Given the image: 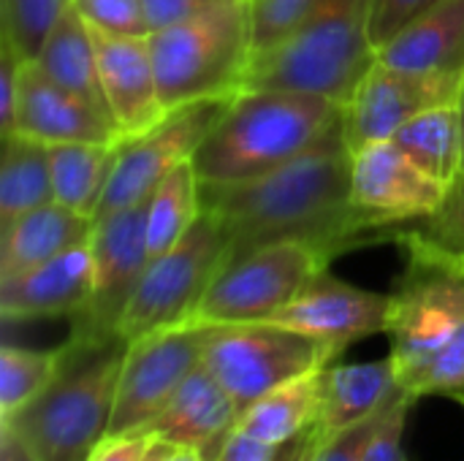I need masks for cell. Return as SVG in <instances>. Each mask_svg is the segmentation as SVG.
Returning a JSON list of instances; mask_svg holds the SVG:
<instances>
[{"label":"cell","mask_w":464,"mask_h":461,"mask_svg":"<svg viewBox=\"0 0 464 461\" xmlns=\"http://www.w3.org/2000/svg\"><path fill=\"white\" fill-rule=\"evenodd\" d=\"M171 448H174V446H169V443H163V440H155V437H152V446H150V451H147L144 461H166V456L171 454Z\"/></svg>","instance_id":"cell-43"},{"label":"cell","mask_w":464,"mask_h":461,"mask_svg":"<svg viewBox=\"0 0 464 461\" xmlns=\"http://www.w3.org/2000/svg\"><path fill=\"white\" fill-rule=\"evenodd\" d=\"M392 141H397L421 171L446 187H454L464 174L462 122L457 103L435 106L413 117Z\"/></svg>","instance_id":"cell-27"},{"label":"cell","mask_w":464,"mask_h":461,"mask_svg":"<svg viewBox=\"0 0 464 461\" xmlns=\"http://www.w3.org/2000/svg\"><path fill=\"white\" fill-rule=\"evenodd\" d=\"M389 307L392 293L364 291L324 272L269 323L302 331L340 359L351 345L372 334H386Z\"/></svg>","instance_id":"cell-15"},{"label":"cell","mask_w":464,"mask_h":461,"mask_svg":"<svg viewBox=\"0 0 464 461\" xmlns=\"http://www.w3.org/2000/svg\"><path fill=\"white\" fill-rule=\"evenodd\" d=\"M326 394V370L302 375L253 402L237 421V429L266 443L285 446L321 424Z\"/></svg>","instance_id":"cell-23"},{"label":"cell","mask_w":464,"mask_h":461,"mask_svg":"<svg viewBox=\"0 0 464 461\" xmlns=\"http://www.w3.org/2000/svg\"><path fill=\"white\" fill-rule=\"evenodd\" d=\"M14 133L30 136L49 147L73 144V141H90V144L122 141V133L111 120H106L82 98L52 82L33 60H24L22 65Z\"/></svg>","instance_id":"cell-18"},{"label":"cell","mask_w":464,"mask_h":461,"mask_svg":"<svg viewBox=\"0 0 464 461\" xmlns=\"http://www.w3.org/2000/svg\"><path fill=\"white\" fill-rule=\"evenodd\" d=\"M313 429H315V427H313ZM313 429H310V432H304L302 437H296V440H291V443L280 446V448L275 451L272 461H296V459H299V454H302V448L307 446V440H310Z\"/></svg>","instance_id":"cell-41"},{"label":"cell","mask_w":464,"mask_h":461,"mask_svg":"<svg viewBox=\"0 0 464 461\" xmlns=\"http://www.w3.org/2000/svg\"><path fill=\"white\" fill-rule=\"evenodd\" d=\"M201 212V179L193 160H185L147 198V242L152 258L171 250L196 226Z\"/></svg>","instance_id":"cell-28"},{"label":"cell","mask_w":464,"mask_h":461,"mask_svg":"<svg viewBox=\"0 0 464 461\" xmlns=\"http://www.w3.org/2000/svg\"><path fill=\"white\" fill-rule=\"evenodd\" d=\"M54 201L52 147L22 133L3 136L0 163V228L19 215Z\"/></svg>","instance_id":"cell-26"},{"label":"cell","mask_w":464,"mask_h":461,"mask_svg":"<svg viewBox=\"0 0 464 461\" xmlns=\"http://www.w3.org/2000/svg\"><path fill=\"white\" fill-rule=\"evenodd\" d=\"M71 5L95 33L122 38L150 35L141 0H71Z\"/></svg>","instance_id":"cell-32"},{"label":"cell","mask_w":464,"mask_h":461,"mask_svg":"<svg viewBox=\"0 0 464 461\" xmlns=\"http://www.w3.org/2000/svg\"><path fill=\"white\" fill-rule=\"evenodd\" d=\"M128 342H63L52 383L8 424L41 461H87L109 435Z\"/></svg>","instance_id":"cell-3"},{"label":"cell","mask_w":464,"mask_h":461,"mask_svg":"<svg viewBox=\"0 0 464 461\" xmlns=\"http://www.w3.org/2000/svg\"><path fill=\"white\" fill-rule=\"evenodd\" d=\"M152 435H106L87 461H144Z\"/></svg>","instance_id":"cell-38"},{"label":"cell","mask_w":464,"mask_h":461,"mask_svg":"<svg viewBox=\"0 0 464 461\" xmlns=\"http://www.w3.org/2000/svg\"><path fill=\"white\" fill-rule=\"evenodd\" d=\"M451 187L421 171L397 141H378L351 160V204L372 239L383 228L424 220L443 209Z\"/></svg>","instance_id":"cell-13"},{"label":"cell","mask_w":464,"mask_h":461,"mask_svg":"<svg viewBox=\"0 0 464 461\" xmlns=\"http://www.w3.org/2000/svg\"><path fill=\"white\" fill-rule=\"evenodd\" d=\"M334 255L313 242L283 239L231 258L190 323L228 326L264 323L285 310L318 274L329 272Z\"/></svg>","instance_id":"cell-6"},{"label":"cell","mask_w":464,"mask_h":461,"mask_svg":"<svg viewBox=\"0 0 464 461\" xmlns=\"http://www.w3.org/2000/svg\"><path fill=\"white\" fill-rule=\"evenodd\" d=\"M416 402L419 399L408 389L400 386V391L389 402L378 429L372 432V437L364 446L359 461H408V456H405V429H408V418H411V410Z\"/></svg>","instance_id":"cell-33"},{"label":"cell","mask_w":464,"mask_h":461,"mask_svg":"<svg viewBox=\"0 0 464 461\" xmlns=\"http://www.w3.org/2000/svg\"><path fill=\"white\" fill-rule=\"evenodd\" d=\"M68 8L71 0H0V38L24 60H35Z\"/></svg>","instance_id":"cell-30"},{"label":"cell","mask_w":464,"mask_h":461,"mask_svg":"<svg viewBox=\"0 0 464 461\" xmlns=\"http://www.w3.org/2000/svg\"><path fill=\"white\" fill-rule=\"evenodd\" d=\"M231 101L234 95H226L169 109L158 125L125 139L95 220L144 204L166 174H171L179 163L193 160L196 149L204 144Z\"/></svg>","instance_id":"cell-9"},{"label":"cell","mask_w":464,"mask_h":461,"mask_svg":"<svg viewBox=\"0 0 464 461\" xmlns=\"http://www.w3.org/2000/svg\"><path fill=\"white\" fill-rule=\"evenodd\" d=\"M459 87L462 82L454 79L413 76L375 62L343 106V133L351 152L392 141L413 117L457 103Z\"/></svg>","instance_id":"cell-14"},{"label":"cell","mask_w":464,"mask_h":461,"mask_svg":"<svg viewBox=\"0 0 464 461\" xmlns=\"http://www.w3.org/2000/svg\"><path fill=\"white\" fill-rule=\"evenodd\" d=\"M375 0H318L277 46L253 57L245 90H294L348 103L378 62Z\"/></svg>","instance_id":"cell-4"},{"label":"cell","mask_w":464,"mask_h":461,"mask_svg":"<svg viewBox=\"0 0 464 461\" xmlns=\"http://www.w3.org/2000/svg\"><path fill=\"white\" fill-rule=\"evenodd\" d=\"M147 41L166 111L245 90L253 62L247 0H223L182 24L150 33Z\"/></svg>","instance_id":"cell-5"},{"label":"cell","mask_w":464,"mask_h":461,"mask_svg":"<svg viewBox=\"0 0 464 461\" xmlns=\"http://www.w3.org/2000/svg\"><path fill=\"white\" fill-rule=\"evenodd\" d=\"M33 62L52 82H57L63 90L73 92L87 106H92L98 114L111 120L106 98H103V87H101L95 35H92L90 24L79 16V11L73 5L54 24V30L49 33V38L44 41V46H41V52H38V57Z\"/></svg>","instance_id":"cell-24"},{"label":"cell","mask_w":464,"mask_h":461,"mask_svg":"<svg viewBox=\"0 0 464 461\" xmlns=\"http://www.w3.org/2000/svg\"><path fill=\"white\" fill-rule=\"evenodd\" d=\"M220 3L223 0H141V8H144L150 33H158L171 24H182Z\"/></svg>","instance_id":"cell-37"},{"label":"cell","mask_w":464,"mask_h":461,"mask_svg":"<svg viewBox=\"0 0 464 461\" xmlns=\"http://www.w3.org/2000/svg\"><path fill=\"white\" fill-rule=\"evenodd\" d=\"M125 141V139H122ZM122 141L109 144H54L52 147V185L54 201L95 220V212L109 187Z\"/></svg>","instance_id":"cell-25"},{"label":"cell","mask_w":464,"mask_h":461,"mask_svg":"<svg viewBox=\"0 0 464 461\" xmlns=\"http://www.w3.org/2000/svg\"><path fill=\"white\" fill-rule=\"evenodd\" d=\"M166 461H207L198 451L193 448H171V454L166 456Z\"/></svg>","instance_id":"cell-44"},{"label":"cell","mask_w":464,"mask_h":461,"mask_svg":"<svg viewBox=\"0 0 464 461\" xmlns=\"http://www.w3.org/2000/svg\"><path fill=\"white\" fill-rule=\"evenodd\" d=\"M321 440H324V432H321V424H318V427L313 429V435H310L307 446L302 448V454H299V459H296V461H313V459H315V451H318Z\"/></svg>","instance_id":"cell-42"},{"label":"cell","mask_w":464,"mask_h":461,"mask_svg":"<svg viewBox=\"0 0 464 461\" xmlns=\"http://www.w3.org/2000/svg\"><path fill=\"white\" fill-rule=\"evenodd\" d=\"M392 361L400 383L464 340V277L408 264L392 293L389 326Z\"/></svg>","instance_id":"cell-10"},{"label":"cell","mask_w":464,"mask_h":461,"mask_svg":"<svg viewBox=\"0 0 464 461\" xmlns=\"http://www.w3.org/2000/svg\"><path fill=\"white\" fill-rule=\"evenodd\" d=\"M231 258V245L215 215L201 212L196 226L166 253L155 255L120 321L125 342L190 323L209 285Z\"/></svg>","instance_id":"cell-7"},{"label":"cell","mask_w":464,"mask_h":461,"mask_svg":"<svg viewBox=\"0 0 464 461\" xmlns=\"http://www.w3.org/2000/svg\"><path fill=\"white\" fill-rule=\"evenodd\" d=\"M0 461H41L35 451L8 424H0Z\"/></svg>","instance_id":"cell-40"},{"label":"cell","mask_w":464,"mask_h":461,"mask_svg":"<svg viewBox=\"0 0 464 461\" xmlns=\"http://www.w3.org/2000/svg\"><path fill=\"white\" fill-rule=\"evenodd\" d=\"M101 87L122 139L139 136L166 117L147 35L122 38L95 33Z\"/></svg>","instance_id":"cell-17"},{"label":"cell","mask_w":464,"mask_h":461,"mask_svg":"<svg viewBox=\"0 0 464 461\" xmlns=\"http://www.w3.org/2000/svg\"><path fill=\"white\" fill-rule=\"evenodd\" d=\"M343 120V103L294 90H242L193 155L201 185L264 177L318 144Z\"/></svg>","instance_id":"cell-2"},{"label":"cell","mask_w":464,"mask_h":461,"mask_svg":"<svg viewBox=\"0 0 464 461\" xmlns=\"http://www.w3.org/2000/svg\"><path fill=\"white\" fill-rule=\"evenodd\" d=\"M95 258L92 296L71 318L73 342H109L120 337V321L152 261L147 242V201L95 220L90 236Z\"/></svg>","instance_id":"cell-11"},{"label":"cell","mask_w":464,"mask_h":461,"mask_svg":"<svg viewBox=\"0 0 464 461\" xmlns=\"http://www.w3.org/2000/svg\"><path fill=\"white\" fill-rule=\"evenodd\" d=\"M435 0H375L372 16V41L375 46H386L411 19H416Z\"/></svg>","instance_id":"cell-36"},{"label":"cell","mask_w":464,"mask_h":461,"mask_svg":"<svg viewBox=\"0 0 464 461\" xmlns=\"http://www.w3.org/2000/svg\"><path fill=\"white\" fill-rule=\"evenodd\" d=\"M24 57L0 38V133H14L16 106H19V82H22Z\"/></svg>","instance_id":"cell-34"},{"label":"cell","mask_w":464,"mask_h":461,"mask_svg":"<svg viewBox=\"0 0 464 461\" xmlns=\"http://www.w3.org/2000/svg\"><path fill=\"white\" fill-rule=\"evenodd\" d=\"M275 451H277L275 446H266V443H261V440H256V437L237 429L226 440V446L220 448L215 461H272Z\"/></svg>","instance_id":"cell-39"},{"label":"cell","mask_w":464,"mask_h":461,"mask_svg":"<svg viewBox=\"0 0 464 461\" xmlns=\"http://www.w3.org/2000/svg\"><path fill=\"white\" fill-rule=\"evenodd\" d=\"M351 160L340 120L318 144L264 177L201 185V206L223 226L231 258L283 239L321 245L337 258L372 242L370 226L351 204Z\"/></svg>","instance_id":"cell-1"},{"label":"cell","mask_w":464,"mask_h":461,"mask_svg":"<svg viewBox=\"0 0 464 461\" xmlns=\"http://www.w3.org/2000/svg\"><path fill=\"white\" fill-rule=\"evenodd\" d=\"M457 111H459V122H462V141H464V82L459 87V95H457Z\"/></svg>","instance_id":"cell-45"},{"label":"cell","mask_w":464,"mask_h":461,"mask_svg":"<svg viewBox=\"0 0 464 461\" xmlns=\"http://www.w3.org/2000/svg\"><path fill=\"white\" fill-rule=\"evenodd\" d=\"M95 285V258L90 242L38 264L27 272L0 277L3 321L73 318L84 310Z\"/></svg>","instance_id":"cell-16"},{"label":"cell","mask_w":464,"mask_h":461,"mask_svg":"<svg viewBox=\"0 0 464 461\" xmlns=\"http://www.w3.org/2000/svg\"><path fill=\"white\" fill-rule=\"evenodd\" d=\"M400 389L392 356L364 364H329L321 432L334 437L362 421L378 416Z\"/></svg>","instance_id":"cell-22"},{"label":"cell","mask_w":464,"mask_h":461,"mask_svg":"<svg viewBox=\"0 0 464 461\" xmlns=\"http://www.w3.org/2000/svg\"><path fill=\"white\" fill-rule=\"evenodd\" d=\"M209 326L182 323L128 342L109 435H147L185 378L204 361Z\"/></svg>","instance_id":"cell-12"},{"label":"cell","mask_w":464,"mask_h":461,"mask_svg":"<svg viewBox=\"0 0 464 461\" xmlns=\"http://www.w3.org/2000/svg\"><path fill=\"white\" fill-rule=\"evenodd\" d=\"M400 391V389H397ZM394 391V394H397ZM394 399V397H392ZM389 399V402H392ZM389 408V405H386ZM386 408L378 413V416H372L370 421H362V424H356V427H351V429H345V432H340V435H334V437H324L321 440V446H318V451H315V459L313 461H359L362 459V451H364V446L370 443V437H372V432L378 429V424H381V418H383V413H386Z\"/></svg>","instance_id":"cell-35"},{"label":"cell","mask_w":464,"mask_h":461,"mask_svg":"<svg viewBox=\"0 0 464 461\" xmlns=\"http://www.w3.org/2000/svg\"><path fill=\"white\" fill-rule=\"evenodd\" d=\"M237 421L239 408L201 361L150 424L147 435L174 448H193L207 461H215L226 440L237 432Z\"/></svg>","instance_id":"cell-19"},{"label":"cell","mask_w":464,"mask_h":461,"mask_svg":"<svg viewBox=\"0 0 464 461\" xmlns=\"http://www.w3.org/2000/svg\"><path fill=\"white\" fill-rule=\"evenodd\" d=\"M95 220L57 201L30 209L0 228V277L27 272L90 242Z\"/></svg>","instance_id":"cell-21"},{"label":"cell","mask_w":464,"mask_h":461,"mask_svg":"<svg viewBox=\"0 0 464 461\" xmlns=\"http://www.w3.org/2000/svg\"><path fill=\"white\" fill-rule=\"evenodd\" d=\"M378 62L413 76L464 82V0L427 5L378 49Z\"/></svg>","instance_id":"cell-20"},{"label":"cell","mask_w":464,"mask_h":461,"mask_svg":"<svg viewBox=\"0 0 464 461\" xmlns=\"http://www.w3.org/2000/svg\"><path fill=\"white\" fill-rule=\"evenodd\" d=\"M318 0H247L250 30H253V57L269 52L285 41Z\"/></svg>","instance_id":"cell-31"},{"label":"cell","mask_w":464,"mask_h":461,"mask_svg":"<svg viewBox=\"0 0 464 461\" xmlns=\"http://www.w3.org/2000/svg\"><path fill=\"white\" fill-rule=\"evenodd\" d=\"M63 345L54 351H30L3 345L0 351V421L30 405L57 375Z\"/></svg>","instance_id":"cell-29"},{"label":"cell","mask_w":464,"mask_h":461,"mask_svg":"<svg viewBox=\"0 0 464 461\" xmlns=\"http://www.w3.org/2000/svg\"><path fill=\"white\" fill-rule=\"evenodd\" d=\"M334 361L324 342L269 321L209 326L204 342V367L228 391L239 416L264 394Z\"/></svg>","instance_id":"cell-8"}]
</instances>
